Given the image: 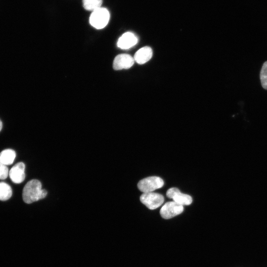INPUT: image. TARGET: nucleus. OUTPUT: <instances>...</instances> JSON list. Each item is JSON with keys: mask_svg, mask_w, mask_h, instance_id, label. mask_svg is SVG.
I'll use <instances>...</instances> for the list:
<instances>
[{"mask_svg": "<svg viewBox=\"0 0 267 267\" xmlns=\"http://www.w3.org/2000/svg\"><path fill=\"white\" fill-rule=\"evenodd\" d=\"M47 193L46 190L42 188V183L39 180L32 179L24 186L22 198L25 203L30 204L44 198Z\"/></svg>", "mask_w": 267, "mask_h": 267, "instance_id": "1", "label": "nucleus"}, {"mask_svg": "<svg viewBox=\"0 0 267 267\" xmlns=\"http://www.w3.org/2000/svg\"><path fill=\"white\" fill-rule=\"evenodd\" d=\"M110 19L109 11L104 7H100L92 11L89 21L90 24L97 29L104 28Z\"/></svg>", "mask_w": 267, "mask_h": 267, "instance_id": "2", "label": "nucleus"}, {"mask_svg": "<svg viewBox=\"0 0 267 267\" xmlns=\"http://www.w3.org/2000/svg\"><path fill=\"white\" fill-rule=\"evenodd\" d=\"M164 183L161 178L152 176L140 180L137 183V187L143 193L150 192L162 187Z\"/></svg>", "mask_w": 267, "mask_h": 267, "instance_id": "3", "label": "nucleus"}, {"mask_svg": "<svg viewBox=\"0 0 267 267\" xmlns=\"http://www.w3.org/2000/svg\"><path fill=\"white\" fill-rule=\"evenodd\" d=\"M140 200L148 209L154 210L163 203L164 198L160 194L150 192L142 194L140 197Z\"/></svg>", "mask_w": 267, "mask_h": 267, "instance_id": "4", "label": "nucleus"}, {"mask_svg": "<svg viewBox=\"0 0 267 267\" xmlns=\"http://www.w3.org/2000/svg\"><path fill=\"white\" fill-rule=\"evenodd\" d=\"M183 211L182 205L174 201L168 202L161 208L160 214L163 219H169L181 214Z\"/></svg>", "mask_w": 267, "mask_h": 267, "instance_id": "5", "label": "nucleus"}, {"mask_svg": "<svg viewBox=\"0 0 267 267\" xmlns=\"http://www.w3.org/2000/svg\"><path fill=\"white\" fill-rule=\"evenodd\" d=\"M134 58L128 54H121L115 58L113 68L116 70L129 69L134 64Z\"/></svg>", "mask_w": 267, "mask_h": 267, "instance_id": "6", "label": "nucleus"}, {"mask_svg": "<svg viewBox=\"0 0 267 267\" xmlns=\"http://www.w3.org/2000/svg\"><path fill=\"white\" fill-rule=\"evenodd\" d=\"M25 164L23 162L16 164L10 169L9 175L11 180L15 183H20L25 178Z\"/></svg>", "mask_w": 267, "mask_h": 267, "instance_id": "7", "label": "nucleus"}, {"mask_svg": "<svg viewBox=\"0 0 267 267\" xmlns=\"http://www.w3.org/2000/svg\"><path fill=\"white\" fill-rule=\"evenodd\" d=\"M138 42L137 37L132 32H126L122 35L119 39L117 46L122 49H129L134 45Z\"/></svg>", "mask_w": 267, "mask_h": 267, "instance_id": "8", "label": "nucleus"}, {"mask_svg": "<svg viewBox=\"0 0 267 267\" xmlns=\"http://www.w3.org/2000/svg\"><path fill=\"white\" fill-rule=\"evenodd\" d=\"M152 50L149 46H144L138 49L134 54V60L138 64H143L152 57Z\"/></svg>", "mask_w": 267, "mask_h": 267, "instance_id": "9", "label": "nucleus"}, {"mask_svg": "<svg viewBox=\"0 0 267 267\" xmlns=\"http://www.w3.org/2000/svg\"><path fill=\"white\" fill-rule=\"evenodd\" d=\"M16 153L10 149H5L0 153V161L5 165L12 164L15 159Z\"/></svg>", "mask_w": 267, "mask_h": 267, "instance_id": "10", "label": "nucleus"}, {"mask_svg": "<svg viewBox=\"0 0 267 267\" xmlns=\"http://www.w3.org/2000/svg\"><path fill=\"white\" fill-rule=\"evenodd\" d=\"M172 199L174 202L182 206L189 205L192 202V198L190 195L181 193L179 190L174 195Z\"/></svg>", "mask_w": 267, "mask_h": 267, "instance_id": "11", "label": "nucleus"}, {"mask_svg": "<svg viewBox=\"0 0 267 267\" xmlns=\"http://www.w3.org/2000/svg\"><path fill=\"white\" fill-rule=\"evenodd\" d=\"M12 191L10 186L4 182H0V200L6 201L12 195Z\"/></svg>", "mask_w": 267, "mask_h": 267, "instance_id": "12", "label": "nucleus"}, {"mask_svg": "<svg viewBox=\"0 0 267 267\" xmlns=\"http://www.w3.org/2000/svg\"><path fill=\"white\" fill-rule=\"evenodd\" d=\"M82 1L84 8L92 11L101 7L102 3V0H83Z\"/></svg>", "mask_w": 267, "mask_h": 267, "instance_id": "13", "label": "nucleus"}, {"mask_svg": "<svg viewBox=\"0 0 267 267\" xmlns=\"http://www.w3.org/2000/svg\"><path fill=\"white\" fill-rule=\"evenodd\" d=\"M260 80L263 88L267 89V61L263 65L260 72Z\"/></svg>", "mask_w": 267, "mask_h": 267, "instance_id": "14", "label": "nucleus"}, {"mask_svg": "<svg viewBox=\"0 0 267 267\" xmlns=\"http://www.w3.org/2000/svg\"><path fill=\"white\" fill-rule=\"evenodd\" d=\"M9 174L6 165L0 161V179H5Z\"/></svg>", "mask_w": 267, "mask_h": 267, "instance_id": "15", "label": "nucleus"}, {"mask_svg": "<svg viewBox=\"0 0 267 267\" xmlns=\"http://www.w3.org/2000/svg\"><path fill=\"white\" fill-rule=\"evenodd\" d=\"M179 189L176 187H172L169 189L166 193L167 196L169 198H172L174 195L178 190Z\"/></svg>", "mask_w": 267, "mask_h": 267, "instance_id": "16", "label": "nucleus"}, {"mask_svg": "<svg viewBox=\"0 0 267 267\" xmlns=\"http://www.w3.org/2000/svg\"><path fill=\"white\" fill-rule=\"evenodd\" d=\"M2 122L0 120V131H1L2 129Z\"/></svg>", "mask_w": 267, "mask_h": 267, "instance_id": "17", "label": "nucleus"}]
</instances>
